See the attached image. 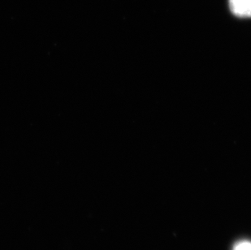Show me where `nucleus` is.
Wrapping results in <instances>:
<instances>
[{
    "label": "nucleus",
    "instance_id": "obj_1",
    "mask_svg": "<svg viewBox=\"0 0 251 250\" xmlns=\"http://www.w3.org/2000/svg\"><path fill=\"white\" fill-rule=\"evenodd\" d=\"M232 14L240 18L251 17V0H228Z\"/></svg>",
    "mask_w": 251,
    "mask_h": 250
},
{
    "label": "nucleus",
    "instance_id": "obj_2",
    "mask_svg": "<svg viewBox=\"0 0 251 250\" xmlns=\"http://www.w3.org/2000/svg\"><path fill=\"white\" fill-rule=\"evenodd\" d=\"M232 250H251V241H238L237 244H235Z\"/></svg>",
    "mask_w": 251,
    "mask_h": 250
}]
</instances>
